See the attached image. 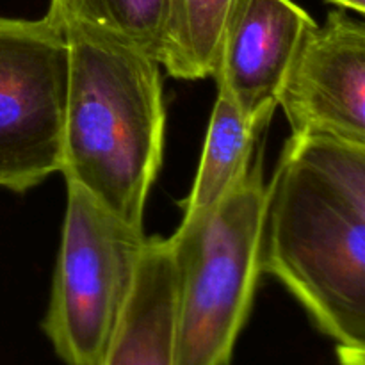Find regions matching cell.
Instances as JSON below:
<instances>
[{
    "mask_svg": "<svg viewBox=\"0 0 365 365\" xmlns=\"http://www.w3.org/2000/svg\"><path fill=\"white\" fill-rule=\"evenodd\" d=\"M168 0H50L45 16L59 29H95L139 46L157 59Z\"/></svg>",
    "mask_w": 365,
    "mask_h": 365,
    "instance_id": "8fae6325",
    "label": "cell"
},
{
    "mask_svg": "<svg viewBox=\"0 0 365 365\" xmlns=\"http://www.w3.org/2000/svg\"><path fill=\"white\" fill-rule=\"evenodd\" d=\"M262 145L235 187L171 235L177 273V365H228L262 274Z\"/></svg>",
    "mask_w": 365,
    "mask_h": 365,
    "instance_id": "3957f363",
    "label": "cell"
},
{
    "mask_svg": "<svg viewBox=\"0 0 365 365\" xmlns=\"http://www.w3.org/2000/svg\"><path fill=\"white\" fill-rule=\"evenodd\" d=\"M235 0H168L157 61L182 81L214 77Z\"/></svg>",
    "mask_w": 365,
    "mask_h": 365,
    "instance_id": "30bf717a",
    "label": "cell"
},
{
    "mask_svg": "<svg viewBox=\"0 0 365 365\" xmlns=\"http://www.w3.org/2000/svg\"><path fill=\"white\" fill-rule=\"evenodd\" d=\"M98 365H177V273L170 239L146 237L130 294Z\"/></svg>",
    "mask_w": 365,
    "mask_h": 365,
    "instance_id": "ba28073f",
    "label": "cell"
},
{
    "mask_svg": "<svg viewBox=\"0 0 365 365\" xmlns=\"http://www.w3.org/2000/svg\"><path fill=\"white\" fill-rule=\"evenodd\" d=\"M327 2L335 4L346 11H355L359 14L365 13V0H327Z\"/></svg>",
    "mask_w": 365,
    "mask_h": 365,
    "instance_id": "7c38bea8",
    "label": "cell"
},
{
    "mask_svg": "<svg viewBox=\"0 0 365 365\" xmlns=\"http://www.w3.org/2000/svg\"><path fill=\"white\" fill-rule=\"evenodd\" d=\"M294 135L365 146V25L330 11L305 32L278 93Z\"/></svg>",
    "mask_w": 365,
    "mask_h": 365,
    "instance_id": "8992f818",
    "label": "cell"
},
{
    "mask_svg": "<svg viewBox=\"0 0 365 365\" xmlns=\"http://www.w3.org/2000/svg\"><path fill=\"white\" fill-rule=\"evenodd\" d=\"M266 127L246 120L230 96L217 89L202 160L191 191L182 202V220L209 212L235 187L248 171Z\"/></svg>",
    "mask_w": 365,
    "mask_h": 365,
    "instance_id": "9c48e42d",
    "label": "cell"
},
{
    "mask_svg": "<svg viewBox=\"0 0 365 365\" xmlns=\"http://www.w3.org/2000/svg\"><path fill=\"white\" fill-rule=\"evenodd\" d=\"M70 50L46 16H0V187L25 192L61 171Z\"/></svg>",
    "mask_w": 365,
    "mask_h": 365,
    "instance_id": "5b68a950",
    "label": "cell"
},
{
    "mask_svg": "<svg viewBox=\"0 0 365 365\" xmlns=\"http://www.w3.org/2000/svg\"><path fill=\"white\" fill-rule=\"evenodd\" d=\"M146 235L66 182V212L43 331L68 365H98L130 294Z\"/></svg>",
    "mask_w": 365,
    "mask_h": 365,
    "instance_id": "277c9868",
    "label": "cell"
},
{
    "mask_svg": "<svg viewBox=\"0 0 365 365\" xmlns=\"http://www.w3.org/2000/svg\"><path fill=\"white\" fill-rule=\"evenodd\" d=\"M259 264L337 342L342 365H364L365 146L291 134L264 191Z\"/></svg>",
    "mask_w": 365,
    "mask_h": 365,
    "instance_id": "6da1fadb",
    "label": "cell"
},
{
    "mask_svg": "<svg viewBox=\"0 0 365 365\" xmlns=\"http://www.w3.org/2000/svg\"><path fill=\"white\" fill-rule=\"evenodd\" d=\"M314 24L292 0H235L214 78L246 120L269 125L289 66Z\"/></svg>",
    "mask_w": 365,
    "mask_h": 365,
    "instance_id": "52a82bcc",
    "label": "cell"
},
{
    "mask_svg": "<svg viewBox=\"0 0 365 365\" xmlns=\"http://www.w3.org/2000/svg\"><path fill=\"white\" fill-rule=\"evenodd\" d=\"M61 31L70 50L61 173L110 214L143 228L166 130L159 61L95 29Z\"/></svg>",
    "mask_w": 365,
    "mask_h": 365,
    "instance_id": "7a4b0ae2",
    "label": "cell"
}]
</instances>
